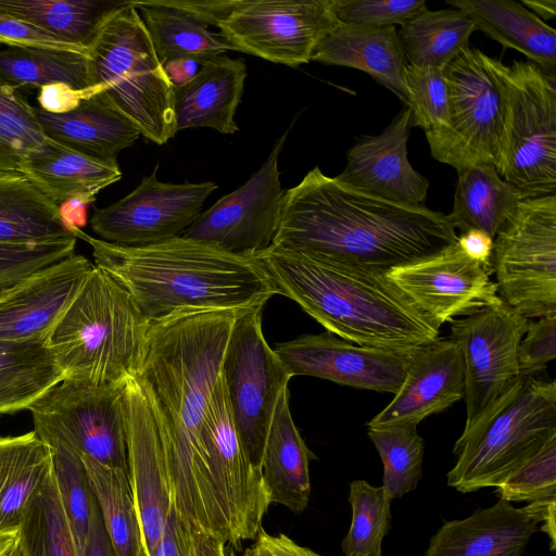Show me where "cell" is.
Instances as JSON below:
<instances>
[{
	"label": "cell",
	"mask_w": 556,
	"mask_h": 556,
	"mask_svg": "<svg viewBox=\"0 0 556 556\" xmlns=\"http://www.w3.org/2000/svg\"><path fill=\"white\" fill-rule=\"evenodd\" d=\"M0 43L9 48L66 51L88 55L85 47L65 41L35 25L0 13Z\"/></svg>",
	"instance_id": "obj_50"
},
{
	"label": "cell",
	"mask_w": 556,
	"mask_h": 556,
	"mask_svg": "<svg viewBox=\"0 0 556 556\" xmlns=\"http://www.w3.org/2000/svg\"><path fill=\"white\" fill-rule=\"evenodd\" d=\"M128 475L146 556H153L172 509L163 444L148 397L135 376L125 384Z\"/></svg>",
	"instance_id": "obj_21"
},
{
	"label": "cell",
	"mask_w": 556,
	"mask_h": 556,
	"mask_svg": "<svg viewBox=\"0 0 556 556\" xmlns=\"http://www.w3.org/2000/svg\"><path fill=\"white\" fill-rule=\"evenodd\" d=\"M51 468V450L35 430L0 438V531H18Z\"/></svg>",
	"instance_id": "obj_32"
},
{
	"label": "cell",
	"mask_w": 556,
	"mask_h": 556,
	"mask_svg": "<svg viewBox=\"0 0 556 556\" xmlns=\"http://www.w3.org/2000/svg\"><path fill=\"white\" fill-rule=\"evenodd\" d=\"M115 556H144L137 505L127 470L80 456Z\"/></svg>",
	"instance_id": "obj_38"
},
{
	"label": "cell",
	"mask_w": 556,
	"mask_h": 556,
	"mask_svg": "<svg viewBox=\"0 0 556 556\" xmlns=\"http://www.w3.org/2000/svg\"><path fill=\"white\" fill-rule=\"evenodd\" d=\"M339 24L359 27L403 25L427 9L425 0H329Z\"/></svg>",
	"instance_id": "obj_48"
},
{
	"label": "cell",
	"mask_w": 556,
	"mask_h": 556,
	"mask_svg": "<svg viewBox=\"0 0 556 556\" xmlns=\"http://www.w3.org/2000/svg\"><path fill=\"white\" fill-rule=\"evenodd\" d=\"M306 446L291 415L290 392L281 391L265 440L261 472L271 504L303 513L309 502V460Z\"/></svg>",
	"instance_id": "obj_28"
},
{
	"label": "cell",
	"mask_w": 556,
	"mask_h": 556,
	"mask_svg": "<svg viewBox=\"0 0 556 556\" xmlns=\"http://www.w3.org/2000/svg\"><path fill=\"white\" fill-rule=\"evenodd\" d=\"M41 439L51 450L59 495L81 556L97 506L86 467L80 456L64 442L53 438Z\"/></svg>",
	"instance_id": "obj_43"
},
{
	"label": "cell",
	"mask_w": 556,
	"mask_h": 556,
	"mask_svg": "<svg viewBox=\"0 0 556 556\" xmlns=\"http://www.w3.org/2000/svg\"><path fill=\"white\" fill-rule=\"evenodd\" d=\"M93 267L72 254L0 293V341L47 343Z\"/></svg>",
	"instance_id": "obj_22"
},
{
	"label": "cell",
	"mask_w": 556,
	"mask_h": 556,
	"mask_svg": "<svg viewBox=\"0 0 556 556\" xmlns=\"http://www.w3.org/2000/svg\"><path fill=\"white\" fill-rule=\"evenodd\" d=\"M72 235L90 245L94 265L130 295L149 321L180 311L264 308L277 294L254 255L230 253L184 236L127 247L81 229Z\"/></svg>",
	"instance_id": "obj_3"
},
{
	"label": "cell",
	"mask_w": 556,
	"mask_h": 556,
	"mask_svg": "<svg viewBox=\"0 0 556 556\" xmlns=\"http://www.w3.org/2000/svg\"><path fill=\"white\" fill-rule=\"evenodd\" d=\"M241 312L180 311L150 321L135 374L161 435L173 509L191 531L215 535L226 544L200 428Z\"/></svg>",
	"instance_id": "obj_1"
},
{
	"label": "cell",
	"mask_w": 556,
	"mask_h": 556,
	"mask_svg": "<svg viewBox=\"0 0 556 556\" xmlns=\"http://www.w3.org/2000/svg\"><path fill=\"white\" fill-rule=\"evenodd\" d=\"M126 2L127 0H0V13L89 50L108 16Z\"/></svg>",
	"instance_id": "obj_35"
},
{
	"label": "cell",
	"mask_w": 556,
	"mask_h": 556,
	"mask_svg": "<svg viewBox=\"0 0 556 556\" xmlns=\"http://www.w3.org/2000/svg\"><path fill=\"white\" fill-rule=\"evenodd\" d=\"M200 441L228 544L239 548L262 530L271 502L261 469L237 432L222 374L202 420Z\"/></svg>",
	"instance_id": "obj_13"
},
{
	"label": "cell",
	"mask_w": 556,
	"mask_h": 556,
	"mask_svg": "<svg viewBox=\"0 0 556 556\" xmlns=\"http://www.w3.org/2000/svg\"><path fill=\"white\" fill-rule=\"evenodd\" d=\"M288 132L277 139L266 161L247 182L202 211L181 236L240 255H255L268 249L285 201L278 159Z\"/></svg>",
	"instance_id": "obj_17"
},
{
	"label": "cell",
	"mask_w": 556,
	"mask_h": 556,
	"mask_svg": "<svg viewBox=\"0 0 556 556\" xmlns=\"http://www.w3.org/2000/svg\"><path fill=\"white\" fill-rule=\"evenodd\" d=\"M352 522L341 543L344 556H382V541L391 527V497L365 480L350 484Z\"/></svg>",
	"instance_id": "obj_45"
},
{
	"label": "cell",
	"mask_w": 556,
	"mask_h": 556,
	"mask_svg": "<svg viewBox=\"0 0 556 556\" xmlns=\"http://www.w3.org/2000/svg\"><path fill=\"white\" fill-rule=\"evenodd\" d=\"M0 79L16 89L40 88L53 83L79 89L96 86L88 55L52 50L9 48L1 51Z\"/></svg>",
	"instance_id": "obj_40"
},
{
	"label": "cell",
	"mask_w": 556,
	"mask_h": 556,
	"mask_svg": "<svg viewBox=\"0 0 556 556\" xmlns=\"http://www.w3.org/2000/svg\"><path fill=\"white\" fill-rule=\"evenodd\" d=\"M149 325L130 295L94 265L46 344L64 379L118 384L135 376Z\"/></svg>",
	"instance_id": "obj_5"
},
{
	"label": "cell",
	"mask_w": 556,
	"mask_h": 556,
	"mask_svg": "<svg viewBox=\"0 0 556 556\" xmlns=\"http://www.w3.org/2000/svg\"><path fill=\"white\" fill-rule=\"evenodd\" d=\"M125 384L62 380L28 410L40 438L58 439L79 456L128 471Z\"/></svg>",
	"instance_id": "obj_11"
},
{
	"label": "cell",
	"mask_w": 556,
	"mask_h": 556,
	"mask_svg": "<svg viewBox=\"0 0 556 556\" xmlns=\"http://www.w3.org/2000/svg\"><path fill=\"white\" fill-rule=\"evenodd\" d=\"M277 294L354 344L409 353L440 328L381 273L270 245L254 255Z\"/></svg>",
	"instance_id": "obj_4"
},
{
	"label": "cell",
	"mask_w": 556,
	"mask_h": 556,
	"mask_svg": "<svg viewBox=\"0 0 556 556\" xmlns=\"http://www.w3.org/2000/svg\"><path fill=\"white\" fill-rule=\"evenodd\" d=\"M81 556H115L98 504L92 513L89 533Z\"/></svg>",
	"instance_id": "obj_53"
},
{
	"label": "cell",
	"mask_w": 556,
	"mask_h": 556,
	"mask_svg": "<svg viewBox=\"0 0 556 556\" xmlns=\"http://www.w3.org/2000/svg\"><path fill=\"white\" fill-rule=\"evenodd\" d=\"M522 4L541 20H553L556 15V0H523Z\"/></svg>",
	"instance_id": "obj_58"
},
{
	"label": "cell",
	"mask_w": 556,
	"mask_h": 556,
	"mask_svg": "<svg viewBox=\"0 0 556 556\" xmlns=\"http://www.w3.org/2000/svg\"><path fill=\"white\" fill-rule=\"evenodd\" d=\"M101 91L103 89L100 85L79 89L64 83H53L39 88L38 108L52 114H65L77 109L84 100Z\"/></svg>",
	"instance_id": "obj_51"
},
{
	"label": "cell",
	"mask_w": 556,
	"mask_h": 556,
	"mask_svg": "<svg viewBox=\"0 0 556 556\" xmlns=\"http://www.w3.org/2000/svg\"><path fill=\"white\" fill-rule=\"evenodd\" d=\"M417 426L399 424L368 428V437L383 464L382 486L391 500L415 490L421 478L425 443Z\"/></svg>",
	"instance_id": "obj_41"
},
{
	"label": "cell",
	"mask_w": 556,
	"mask_h": 556,
	"mask_svg": "<svg viewBox=\"0 0 556 556\" xmlns=\"http://www.w3.org/2000/svg\"><path fill=\"white\" fill-rule=\"evenodd\" d=\"M73 236L59 206L20 173L0 174V243L46 241ZM75 237V236H74Z\"/></svg>",
	"instance_id": "obj_34"
},
{
	"label": "cell",
	"mask_w": 556,
	"mask_h": 556,
	"mask_svg": "<svg viewBox=\"0 0 556 556\" xmlns=\"http://www.w3.org/2000/svg\"><path fill=\"white\" fill-rule=\"evenodd\" d=\"M17 540L18 531H0V556H4Z\"/></svg>",
	"instance_id": "obj_59"
},
{
	"label": "cell",
	"mask_w": 556,
	"mask_h": 556,
	"mask_svg": "<svg viewBox=\"0 0 556 556\" xmlns=\"http://www.w3.org/2000/svg\"><path fill=\"white\" fill-rule=\"evenodd\" d=\"M247 74L242 59H231L225 53L203 61L191 80L174 87L176 132L199 127H210L225 135L238 131L235 114Z\"/></svg>",
	"instance_id": "obj_25"
},
{
	"label": "cell",
	"mask_w": 556,
	"mask_h": 556,
	"mask_svg": "<svg viewBox=\"0 0 556 556\" xmlns=\"http://www.w3.org/2000/svg\"><path fill=\"white\" fill-rule=\"evenodd\" d=\"M18 542L24 556H80L61 503L53 466L25 510Z\"/></svg>",
	"instance_id": "obj_39"
},
{
	"label": "cell",
	"mask_w": 556,
	"mask_h": 556,
	"mask_svg": "<svg viewBox=\"0 0 556 556\" xmlns=\"http://www.w3.org/2000/svg\"><path fill=\"white\" fill-rule=\"evenodd\" d=\"M302 547L286 534L273 535L262 529L243 556H302Z\"/></svg>",
	"instance_id": "obj_52"
},
{
	"label": "cell",
	"mask_w": 556,
	"mask_h": 556,
	"mask_svg": "<svg viewBox=\"0 0 556 556\" xmlns=\"http://www.w3.org/2000/svg\"><path fill=\"white\" fill-rule=\"evenodd\" d=\"M201 65V61L182 58L165 63L163 68L169 81L175 87L191 80L200 71Z\"/></svg>",
	"instance_id": "obj_57"
},
{
	"label": "cell",
	"mask_w": 556,
	"mask_h": 556,
	"mask_svg": "<svg viewBox=\"0 0 556 556\" xmlns=\"http://www.w3.org/2000/svg\"><path fill=\"white\" fill-rule=\"evenodd\" d=\"M76 242V237L68 236L46 241L0 243V293L74 254Z\"/></svg>",
	"instance_id": "obj_46"
},
{
	"label": "cell",
	"mask_w": 556,
	"mask_h": 556,
	"mask_svg": "<svg viewBox=\"0 0 556 556\" xmlns=\"http://www.w3.org/2000/svg\"><path fill=\"white\" fill-rule=\"evenodd\" d=\"M556 358V315L528 323L517 351L519 377L533 376L544 370Z\"/></svg>",
	"instance_id": "obj_49"
},
{
	"label": "cell",
	"mask_w": 556,
	"mask_h": 556,
	"mask_svg": "<svg viewBox=\"0 0 556 556\" xmlns=\"http://www.w3.org/2000/svg\"><path fill=\"white\" fill-rule=\"evenodd\" d=\"M62 380L46 343L0 341V415L28 409Z\"/></svg>",
	"instance_id": "obj_36"
},
{
	"label": "cell",
	"mask_w": 556,
	"mask_h": 556,
	"mask_svg": "<svg viewBox=\"0 0 556 556\" xmlns=\"http://www.w3.org/2000/svg\"><path fill=\"white\" fill-rule=\"evenodd\" d=\"M458 179L452 213L454 229L484 231L494 239L518 204L528 199L505 181L492 163H476L457 169Z\"/></svg>",
	"instance_id": "obj_31"
},
{
	"label": "cell",
	"mask_w": 556,
	"mask_h": 556,
	"mask_svg": "<svg viewBox=\"0 0 556 556\" xmlns=\"http://www.w3.org/2000/svg\"><path fill=\"white\" fill-rule=\"evenodd\" d=\"M508 502L556 500V438L496 486Z\"/></svg>",
	"instance_id": "obj_47"
},
{
	"label": "cell",
	"mask_w": 556,
	"mask_h": 556,
	"mask_svg": "<svg viewBox=\"0 0 556 556\" xmlns=\"http://www.w3.org/2000/svg\"><path fill=\"white\" fill-rule=\"evenodd\" d=\"M464 396L465 371L460 349L451 338H438L409 353L401 388L367 427L418 425Z\"/></svg>",
	"instance_id": "obj_24"
},
{
	"label": "cell",
	"mask_w": 556,
	"mask_h": 556,
	"mask_svg": "<svg viewBox=\"0 0 556 556\" xmlns=\"http://www.w3.org/2000/svg\"><path fill=\"white\" fill-rule=\"evenodd\" d=\"M147 29L154 52L164 65L189 58L205 61L232 48L208 26L166 0H130Z\"/></svg>",
	"instance_id": "obj_33"
},
{
	"label": "cell",
	"mask_w": 556,
	"mask_h": 556,
	"mask_svg": "<svg viewBox=\"0 0 556 556\" xmlns=\"http://www.w3.org/2000/svg\"><path fill=\"white\" fill-rule=\"evenodd\" d=\"M311 61L363 71L408 104L404 80L407 61L395 26L359 27L338 23L316 45Z\"/></svg>",
	"instance_id": "obj_27"
},
{
	"label": "cell",
	"mask_w": 556,
	"mask_h": 556,
	"mask_svg": "<svg viewBox=\"0 0 556 556\" xmlns=\"http://www.w3.org/2000/svg\"><path fill=\"white\" fill-rule=\"evenodd\" d=\"M501 300L527 319L556 315V195L521 201L493 239Z\"/></svg>",
	"instance_id": "obj_10"
},
{
	"label": "cell",
	"mask_w": 556,
	"mask_h": 556,
	"mask_svg": "<svg viewBox=\"0 0 556 556\" xmlns=\"http://www.w3.org/2000/svg\"><path fill=\"white\" fill-rule=\"evenodd\" d=\"M217 185L213 181H160L155 170L126 197L97 208L90 226L99 239L127 247L163 242L192 225Z\"/></svg>",
	"instance_id": "obj_16"
},
{
	"label": "cell",
	"mask_w": 556,
	"mask_h": 556,
	"mask_svg": "<svg viewBox=\"0 0 556 556\" xmlns=\"http://www.w3.org/2000/svg\"><path fill=\"white\" fill-rule=\"evenodd\" d=\"M35 114L48 139L101 161L115 162L117 154L141 136L104 91L65 114L48 113L38 106Z\"/></svg>",
	"instance_id": "obj_26"
},
{
	"label": "cell",
	"mask_w": 556,
	"mask_h": 556,
	"mask_svg": "<svg viewBox=\"0 0 556 556\" xmlns=\"http://www.w3.org/2000/svg\"><path fill=\"white\" fill-rule=\"evenodd\" d=\"M412 114L403 109L377 136H364L348 151L336 178L355 189L396 203L422 205L429 181L408 161Z\"/></svg>",
	"instance_id": "obj_23"
},
{
	"label": "cell",
	"mask_w": 556,
	"mask_h": 556,
	"mask_svg": "<svg viewBox=\"0 0 556 556\" xmlns=\"http://www.w3.org/2000/svg\"><path fill=\"white\" fill-rule=\"evenodd\" d=\"M555 521L556 500L517 508L500 498L465 519L445 521L432 535L426 556H522L539 523L554 536Z\"/></svg>",
	"instance_id": "obj_20"
},
{
	"label": "cell",
	"mask_w": 556,
	"mask_h": 556,
	"mask_svg": "<svg viewBox=\"0 0 556 556\" xmlns=\"http://www.w3.org/2000/svg\"><path fill=\"white\" fill-rule=\"evenodd\" d=\"M289 374L311 376L358 389L395 394L409 353L361 346L330 332L303 334L274 349Z\"/></svg>",
	"instance_id": "obj_19"
},
{
	"label": "cell",
	"mask_w": 556,
	"mask_h": 556,
	"mask_svg": "<svg viewBox=\"0 0 556 556\" xmlns=\"http://www.w3.org/2000/svg\"><path fill=\"white\" fill-rule=\"evenodd\" d=\"M18 173L58 206L78 197L96 200L100 190L122 178L117 161L97 160L52 140L25 159Z\"/></svg>",
	"instance_id": "obj_30"
},
{
	"label": "cell",
	"mask_w": 556,
	"mask_h": 556,
	"mask_svg": "<svg viewBox=\"0 0 556 556\" xmlns=\"http://www.w3.org/2000/svg\"><path fill=\"white\" fill-rule=\"evenodd\" d=\"M49 141L35 106L15 87L0 79V174L18 173L23 161Z\"/></svg>",
	"instance_id": "obj_44"
},
{
	"label": "cell",
	"mask_w": 556,
	"mask_h": 556,
	"mask_svg": "<svg viewBox=\"0 0 556 556\" xmlns=\"http://www.w3.org/2000/svg\"><path fill=\"white\" fill-rule=\"evenodd\" d=\"M4 556H24L18 540L15 543V545Z\"/></svg>",
	"instance_id": "obj_60"
},
{
	"label": "cell",
	"mask_w": 556,
	"mask_h": 556,
	"mask_svg": "<svg viewBox=\"0 0 556 556\" xmlns=\"http://www.w3.org/2000/svg\"><path fill=\"white\" fill-rule=\"evenodd\" d=\"M207 26L232 50L298 67L337 24L329 0H166Z\"/></svg>",
	"instance_id": "obj_9"
},
{
	"label": "cell",
	"mask_w": 556,
	"mask_h": 556,
	"mask_svg": "<svg viewBox=\"0 0 556 556\" xmlns=\"http://www.w3.org/2000/svg\"><path fill=\"white\" fill-rule=\"evenodd\" d=\"M94 200L89 198H73L59 205V215L64 227L72 233L87 224V206Z\"/></svg>",
	"instance_id": "obj_55"
},
{
	"label": "cell",
	"mask_w": 556,
	"mask_h": 556,
	"mask_svg": "<svg viewBox=\"0 0 556 556\" xmlns=\"http://www.w3.org/2000/svg\"><path fill=\"white\" fill-rule=\"evenodd\" d=\"M504 119L495 168L529 198L556 191V76L532 62L496 60Z\"/></svg>",
	"instance_id": "obj_8"
},
{
	"label": "cell",
	"mask_w": 556,
	"mask_h": 556,
	"mask_svg": "<svg viewBox=\"0 0 556 556\" xmlns=\"http://www.w3.org/2000/svg\"><path fill=\"white\" fill-rule=\"evenodd\" d=\"M492 275L491 263L469 257L457 242L387 273L390 281L439 328L456 317L501 303Z\"/></svg>",
	"instance_id": "obj_18"
},
{
	"label": "cell",
	"mask_w": 556,
	"mask_h": 556,
	"mask_svg": "<svg viewBox=\"0 0 556 556\" xmlns=\"http://www.w3.org/2000/svg\"><path fill=\"white\" fill-rule=\"evenodd\" d=\"M262 313L263 308H253L239 314L222 364L237 432L251 462L260 469L278 397L292 378L265 339Z\"/></svg>",
	"instance_id": "obj_12"
},
{
	"label": "cell",
	"mask_w": 556,
	"mask_h": 556,
	"mask_svg": "<svg viewBox=\"0 0 556 556\" xmlns=\"http://www.w3.org/2000/svg\"><path fill=\"white\" fill-rule=\"evenodd\" d=\"M456 241L447 215L371 195L315 167L286 190L271 245L388 273Z\"/></svg>",
	"instance_id": "obj_2"
},
{
	"label": "cell",
	"mask_w": 556,
	"mask_h": 556,
	"mask_svg": "<svg viewBox=\"0 0 556 556\" xmlns=\"http://www.w3.org/2000/svg\"><path fill=\"white\" fill-rule=\"evenodd\" d=\"M457 244L471 258L491 263L493 238L484 231L470 229L457 237Z\"/></svg>",
	"instance_id": "obj_54"
},
{
	"label": "cell",
	"mask_w": 556,
	"mask_h": 556,
	"mask_svg": "<svg viewBox=\"0 0 556 556\" xmlns=\"http://www.w3.org/2000/svg\"><path fill=\"white\" fill-rule=\"evenodd\" d=\"M528 323L503 301L450 321V338L458 344L464 361V430L484 417L520 378L517 351Z\"/></svg>",
	"instance_id": "obj_15"
},
{
	"label": "cell",
	"mask_w": 556,
	"mask_h": 556,
	"mask_svg": "<svg viewBox=\"0 0 556 556\" xmlns=\"http://www.w3.org/2000/svg\"><path fill=\"white\" fill-rule=\"evenodd\" d=\"M302 556H321L319 554H317L316 552L307 548V547H302Z\"/></svg>",
	"instance_id": "obj_61"
},
{
	"label": "cell",
	"mask_w": 556,
	"mask_h": 556,
	"mask_svg": "<svg viewBox=\"0 0 556 556\" xmlns=\"http://www.w3.org/2000/svg\"><path fill=\"white\" fill-rule=\"evenodd\" d=\"M219 538L201 531L190 530L188 556H232Z\"/></svg>",
	"instance_id": "obj_56"
},
{
	"label": "cell",
	"mask_w": 556,
	"mask_h": 556,
	"mask_svg": "<svg viewBox=\"0 0 556 556\" xmlns=\"http://www.w3.org/2000/svg\"><path fill=\"white\" fill-rule=\"evenodd\" d=\"M88 58L93 85L144 138L164 144L175 136L174 86L130 0L104 21Z\"/></svg>",
	"instance_id": "obj_7"
},
{
	"label": "cell",
	"mask_w": 556,
	"mask_h": 556,
	"mask_svg": "<svg viewBox=\"0 0 556 556\" xmlns=\"http://www.w3.org/2000/svg\"><path fill=\"white\" fill-rule=\"evenodd\" d=\"M556 438V382L520 377L456 441L447 484L468 493L497 486Z\"/></svg>",
	"instance_id": "obj_6"
},
{
	"label": "cell",
	"mask_w": 556,
	"mask_h": 556,
	"mask_svg": "<svg viewBox=\"0 0 556 556\" xmlns=\"http://www.w3.org/2000/svg\"><path fill=\"white\" fill-rule=\"evenodd\" d=\"M504 48L515 49L548 75L556 70V31L513 0H447Z\"/></svg>",
	"instance_id": "obj_29"
},
{
	"label": "cell",
	"mask_w": 556,
	"mask_h": 556,
	"mask_svg": "<svg viewBox=\"0 0 556 556\" xmlns=\"http://www.w3.org/2000/svg\"><path fill=\"white\" fill-rule=\"evenodd\" d=\"M451 132L435 160L456 170L476 163L495 166L504 119L496 60L465 48L443 68Z\"/></svg>",
	"instance_id": "obj_14"
},
{
	"label": "cell",
	"mask_w": 556,
	"mask_h": 556,
	"mask_svg": "<svg viewBox=\"0 0 556 556\" xmlns=\"http://www.w3.org/2000/svg\"><path fill=\"white\" fill-rule=\"evenodd\" d=\"M475 30L473 22L458 9H425L403 24L397 35L408 64L443 70L469 47Z\"/></svg>",
	"instance_id": "obj_37"
},
{
	"label": "cell",
	"mask_w": 556,
	"mask_h": 556,
	"mask_svg": "<svg viewBox=\"0 0 556 556\" xmlns=\"http://www.w3.org/2000/svg\"><path fill=\"white\" fill-rule=\"evenodd\" d=\"M404 80L412 124L424 129L434 157L451 132L447 86L443 70L418 67L407 63Z\"/></svg>",
	"instance_id": "obj_42"
}]
</instances>
